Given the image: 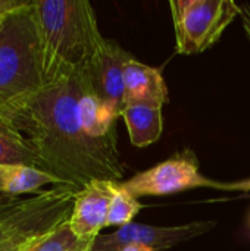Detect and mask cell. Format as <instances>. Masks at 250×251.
<instances>
[{
    "label": "cell",
    "instance_id": "1",
    "mask_svg": "<svg viewBox=\"0 0 250 251\" xmlns=\"http://www.w3.org/2000/svg\"><path fill=\"white\" fill-rule=\"evenodd\" d=\"M80 79L49 84L35 96L1 109L31 147L38 169L63 185L83 190L96 179L119 182L124 165L113 151L90 138L78 116Z\"/></svg>",
    "mask_w": 250,
    "mask_h": 251
},
{
    "label": "cell",
    "instance_id": "2",
    "mask_svg": "<svg viewBox=\"0 0 250 251\" xmlns=\"http://www.w3.org/2000/svg\"><path fill=\"white\" fill-rule=\"evenodd\" d=\"M46 85L84 72L106 38L87 0H34Z\"/></svg>",
    "mask_w": 250,
    "mask_h": 251
},
{
    "label": "cell",
    "instance_id": "3",
    "mask_svg": "<svg viewBox=\"0 0 250 251\" xmlns=\"http://www.w3.org/2000/svg\"><path fill=\"white\" fill-rule=\"evenodd\" d=\"M46 87L34 0L0 24V110L21 103Z\"/></svg>",
    "mask_w": 250,
    "mask_h": 251
},
{
    "label": "cell",
    "instance_id": "4",
    "mask_svg": "<svg viewBox=\"0 0 250 251\" xmlns=\"http://www.w3.org/2000/svg\"><path fill=\"white\" fill-rule=\"evenodd\" d=\"M169 7L180 54H197L212 47L242 12L233 0H171Z\"/></svg>",
    "mask_w": 250,
    "mask_h": 251
},
{
    "label": "cell",
    "instance_id": "5",
    "mask_svg": "<svg viewBox=\"0 0 250 251\" xmlns=\"http://www.w3.org/2000/svg\"><path fill=\"white\" fill-rule=\"evenodd\" d=\"M199 166L194 151L187 149L177 151L172 157L134 175L125 182H119V187L136 199L144 196H167L193 188L242 191L240 182L214 181L200 174Z\"/></svg>",
    "mask_w": 250,
    "mask_h": 251
},
{
    "label": "cell",
    "instance_id": "6",
    "mask_svg": "<svg viewBox=\"0 0 250 251\" xmlns=\"http://www.w3.org/2000/svg\"><path fill=\"white\" fill-rule=\"evenodd\" d=\"M217 226L214 221H197L178 226H152L128 224L113 234L99 235L91 251H121L127 246H146L153 250H165L197 238Z\"/></svg>",
    "mask_w": 250,
    "mask_h": 251
},
{
    "label": "cell",
    "instance_id": "7",
    "mask_svg": "<svg viewBox=\"0 0 250 251\" xmlns=\"http://www.w3.org/2000/svg\"><path fill=\"white\" fill-rule=\"evenodd\" d=\"M133 56L113 40H106L85 69L94 93L119 116L124 101V69Z\"/></svg>",
    "mask_w": 250,
    "mask_h": 251
},
{
    "label": "cell",
    "instance_id": "8",
    "mask_svg": "<svg viewBox=\"0 0 250 251\" xmlns=\"http://www.w3.org/2000/svg\"><path fill=\"white\" fill-rule=\"evenodd\" d=\"M118 182L96 179L78 191L69 228L81 240H96L106 226L109 206Z\"/></svg>",
    "mask_w": 250,
    "mask_h": 251
},
{
    "label": "cell",
    "instance_id": "9",
    "mask_svg": "<svg viewBox=\"0 0 250 251\" xmlns=\"http://www.w3.org/2000/svg\"><path fill=\"white\" fill-rule=\"evenodd\" d=\"M80 79V97H78V116L84 132L103 144L105 147L119 151L116 141L115 124L119 115L112 110L99 96L94 93L90 79L84 72L78 74Z\"/></svg>",
    "mask_w": 250,
    "mask_h": 251
},
{
    "label": "cell",
    "instance_id": "10",
    "mask_svg": "<svg viewBox=\"0 0 250 251\" xmlns=\"http://www.w3.org/2000/svg\"><path fill=\"white\" fill-rule=\"evenodd\" d=\"M169 101L168 87L162 74L134 57L128 60L124 69V101L122 109L128 104L146 103L162 107Z\"/></svg>",
    "mask_w": 250,
    "mask_h": 251
},
{
    "label": "cell",
    "instance_id": "11",
    "mask_svg": "<svg viewBox=\"0 0 250 251\" xmlns=\"http://www.w3.org/2000/svg\"><path fill=\"white\" fill-rule=\"evenodd\" d=\"M121 118L127 125L130 141L136 147L150 146L162 135L164 118L159 106L146 103L128 104L122 109Z\"/></svg>",
    "mask_w": 250,
    "mask_h": 251
},
{
    "label": "cell",
    "instance_id": "12",
    "mask_svg": "<svg viewBox=\"0 0 250 251\" xmlns=\"http://www.w3.org/2000/svg\"><path fill=\"white\" fill-rule=\"evenodd\" d=\"M47 185H63L53 175L27 165H0V194L29 196L43 191Z\"/></svg>",
    "mask_w": 250,
    "mask_h": 251
},
{
    "label": "cell",
    "instance_id": "13",
    "mask_svg": "<svg viewBox=\"0 0 250 251\" xmlns=\"http://www.w3.org/2000/svg\"><path fill=\"white\" fill-rule=\"evenodd\" d=\"M0 165H27L38 168L37 159L22 134L0 115Z\"/></svg>",
    "mask_w": 250,
    "mask_h": 251
},
{
    "label": "cell",
    "instance_id": "14",
    "mask_svg": "<svg viewBox=\"0 0 250 251\" xmlns=\"http://www.w3.org/2000/svg\"><path fill=\"white\" fill-rule=\"evenodd\" d=\"M93 244L94 240L78 238L66 222L25 251H91Z\"/></svg>",
    "mask_w": 250,
    "mask_h": 251
},
{
    "label": "cell",
    "instance_id": "15",
    "mask_svg": "<svg viewBox=\"0 0 250 251\" xmlns=\"http://www.w3.org/2000/svg\"><path fill=\"white\" fill-rule=\"evenodd\" d=\"M141 210V204L136 197H133L127 190L119 187V182L116 184L111 206H109V213H108V221L106 226H125L133 222L134 216Z\"/></svg>",
    "mask_w": 250,
    "mask_h": 251
},
{
    "label": "cell",
    "instance_id": "16",
    "mask_svg": "<svg viewBox=\"0 0 250 251\" xmlns=\"http://www.w3.org/2000/svg\"><path fill=\"white\" fill-rule=\"evenodd\" d=\"M34 243H37V241H34ZM34 243L25 241V240H21V238H9V240L3 241L0 244V251H25Z\"/></svg>",
    "mask_w": 250,
    "mask_h": 251
},
{
    "label": "cell",
    "instance_id": "17",
    "mask_svg": "<svg viewBox=\"0 0 250 251\" xmlns=\"http://www.w3.org/2000/svg\"><path fill=\"white\" fill-rule=\"evenodd\" d=\"M27 3H28V0H0V16L4 18L9 13L21 9Z\"/></svg>",
    "mask_w": 250,
    "mask_h": 251
},
{
    "label": "cell",
    "instance_id": "18",
    "mask_svg": "<svg viewBox=\"0 0 250 251\" xmlns=\"http://www.w3.org/2000/svg\"><path fill=\"white\" fill-rule=\"evenodd\" d=\"M240 18H242L243 28H245V32H246L248 40H249V43H250V6L249 4H243V6H242Z\"/></svg>",
    "mask_w": 250,
    "mask_h": 251
},
{
    "label": "cell",
    "instance_id": "19",
    "mask_svg": "<svg viewBox=\"0 0 250 251\" xmlns=\"http://www.w3.org/2000/svg\"><path fill=\"white\" fill-rule=\"evenodd\" d=\"M121 251H156L150 247H146V246H137V244H133V246H127L124 247Z\"/></svg>",
    "mask_w": 250,
    "mask_h": 251
},
{
    "label": "cell",
    "instance_id": "20",
    "mask_svg": "<svg viewBox=\"0 0 250 251\" xmlns=\"http://www.w3.org/2000/svg\"><path fill=\"white\" fill-rule=\"evenodd\" d=\"M10 238V235L7 234V231L4 229V226L1 225V222H0V244L3 243V241H6V240H9Z\"/></svg>",
    "mask_w": 250,
    "mask_h": 251
},
{
    "label": "cell",
    "instance_id": "21",
    "mask_svg": "<svg viewBox=\"0 0 250 251\" xmlns=\"http://www.w3.org/2000/svg\"><path fill=\"white\" fill-rule=\"evenodd\" d=\"M240 188H242V191H250V181H242Z\"/></svg>",
    "mask_w": 250,
    "mask_h": 251
},
{
    "label": "cell",
    "instance_id": "22",
    "mask_svg": "<svg viewBox=\"0 0 250 251\" xmlns=\"http://www.w3.org/2000/svg\"><path fill=\"white\" fill-rule=\"evenodd\" d=\"M1 21H3V18H1V16H0V24H1Z\"/></svg>",
    "mask_w": 250,
    "mask_h": 251
}]
</instances>
